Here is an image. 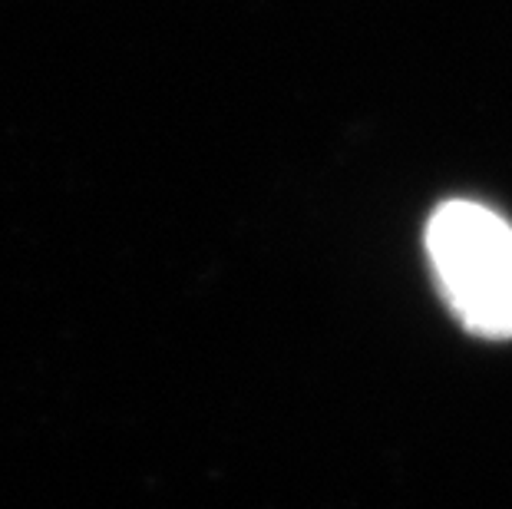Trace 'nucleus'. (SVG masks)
<instances>
[{
  "label": "nucleus",
  "mask_w": 512,
  "mask_h": 509,
  "mask_svg": "<svg viewBox=\"0 0 512 509\" xmlns=\"http://www.w3.org/2000/svg\"><path fill=\"white\" fill-rule=\"evenodd\" d=\"M437 288L463 331L512 341V225L486 205L450 199L427 222Z\"/></svg>",
  "instance_id": "nucleus-1"
}]
</instances>
